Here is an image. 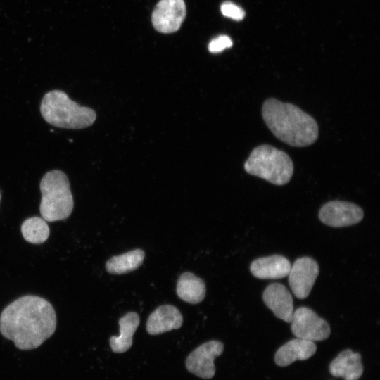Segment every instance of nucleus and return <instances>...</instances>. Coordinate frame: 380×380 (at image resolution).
I'll return each instance as SVG.
<instances>
[{"label":"nucleus","mask_w":380,"mask_h":380,"mask_svg":"<svg viewBox=\"0 0 380 380\" xmlns=\"http://www.w3.org/2000/svg\"><path fill=\"white\" fill-rule=\"evenodd\" d=\"M56 327V315L51 304L33 295L22 296L0 315V332L24 350L37 348L51 337Z\"/></svg>","instance_id":"f257e3e1"},{"label":"nucleus","mask_w":380,"mask_h":380,"mask_svg":"<svg viewBox=\"0 0 380 380\" xmlns=\"http://www.w3.org/2000/svg\"><path fill=\"white\" fill-rule=\"evenodd\" d=\"M262 115L274 135L290 146H307L318 138L316 120L293 104L270 98L264 102Z\"/></svg>","instance_id":"f03ea898"},{"label":"nucleus","mask_w":380,"mask_h":380,"mask_svg":"<svg viewBox=\"0 0 380 380\" xmlns=\"http://www.w3.org/2000/svg\"><path fill=\"white\" fill-rule=\"evenodd\" d=\"M40 111L48 123L66 129L89 127L96 118L93 109L78 105L61 90H52L44 95Z\"/></svg>","instance_id":"7ed1b4c3"},{"label":"nucleus","mask_w":380,"mask_h":380,"mask_svg":"<svg viewBox=\"0 0 380 380\" xmlns=\"http://www.w3.org/2000/svg\"><path fill=\"white\" fill-rule=\"evenodd\" d=\"M246 172L275 185L287 184L293 173L290 156L283 151L263 144L255 148L244 163Z\"/></svg>","instance_id":"20e7f679"},{"label":"nucleus","mask_w":380,"mask_h":380,"mask_svg":"<svg viewBox=\"0 0 380 380\" xmlns=\"http://www.w3.org/2000/svg\"><path fill=\"white\" fill-rule=\"evenodd\" d=\"M42 200L39 210L45 221L55 222L68 218L74 202L67 175L53 170L46 173L40 182Z\"/></svg>","instance_id":"39448f33"},{"label":"nucleus","mask_w":380,"mask_h":380,"mask_svg":"<svg viewBox=\"0 0 380 380\" xmlns=\"http://www.w3.org/2000/svg\"><path fill=\"white\" fill-rule=\"evenodd\" d=\"M291 323V331L298 338L324 341L331 333L329 324L312 310L304 306L293 311Z\"/></svg>","instance_id":"423d86ee"},{"label":"nucleus","mask_w":380,"mask_h":380,"mask_svg":"<svg viewBox=\"0 0 380 380\" xmlns=\"http://www.w3.org/2000/svg\"><path fill=\"white\" fill-rule=\"evenodd\" d=\"M224 350V345L216 340L205 342L194 349L186 357V367L193 374L205 379L215 373L214 360Z\"/></svg>","instance_id":"0eeeda50"},{"label":"nucleus","mask_w":380,"mask_h":380,"mask_svg":"<svg viewBox=\"0 0 380 380\" xmlns=\"http://www.w3.org/2000/svg\"><path fill=\"white\" fill-rule=\"evenodd\" d=\"M186 14L184 0H160L152 13V24L161 33H172L180 28Z\"/></svg>","instance_id":"6e6552de"},{"label":"nucleus","mask_w":380,"mask_h":380,"mask_svg":"<svg viewBox=\"0 0 380 380\" xmlns=\"http://www.w3.org/2000/svg\"><path fill=\"white\" fill-rule=\"evenodd\" d=\"M319 274L317 262L309 257L298 258L291 266L289 284L293 294L299 299L307 298Z\"/></svg>","instance_id":"1a4fd4ad"},{"label":"nucleus","mask_w":380,"mask_h":380,"mask_svg":"<svg viewBox=\"0 0 380 380\" xmlns=\"http://www.w3.org/2000/svg\"><path fill=\"white\" fill-rule=\"evenodd\" d=\"M363 210L355 203L331 201L325 203L319 212V218L324 224L333 227H342L360 222Z\"/></svg>","instance_id":"9d476101"},{"label":"nucleus","mask_w":380,"mask_h":380,"mask_svg":"<svg viewBox=\"0 0 380 380\" xmlns=\"http://www.w3.org/2000/svg\"><path fill=\"white\" fill-rule=\"evenodd\" d=\"M262 299L277 317L291 322L293 313V301L285 286L280 283L270 284L263 292Z\"/></svg>","instance_id":"9b49d317"},{"label":"nucleus","mask_w":380,"mask_h":380,"mask_svg":"<svg viewBox=\"0 0 380 380\" xmlns=\"http://www.w3.org/2000/svg\"><path fill=\"white\" fill-rule=\"evenodd\" d=\"M183 317L179 310L172 305L158 307L149 315L146 322V331L151 335H158L179 329Z\"/></svg>","instance_id":"f8f14e48"},{"label":"nucleus","mask_w":380,"mask_h":380,"mask_svg":"<svg viewBox=\"0 0 380 380\" xmlns=\"http://www.w3.org/2000/svg\"><path fill=\"white\" fill-rule=\"evenodd\" d=\"M317 350L314 341L294 338L281 346L276 352L274 362L277 365L286 367L296 360H305Z\"/></svg>","instance_id":"ddd939ff"},{"label":"nucleus","mask_w":380,"mask_h":380,"mask_svg":"<svg viewBox=\"0 0 380 380\" xmlns=\"http://www.w3.org/2000/svg\"><path fill=\"white\" fill-rule=\"evenodd\" d=\"M330 374L344 380H358L363 373L360 353L346 349L341 352L329 364Z\"/></svg>","instance_id":"4468645a"},{"label":"nucleus","mask_w":380,"mask_h":380,"mask_svg":"<svg viewBox=\"0 0 380 380\" xmlns=\"http://www.w3.org/2000/svg\"><path fill=\"white\" fill-rule=\"evenodd\" d=\"M291 266L290 262L285 257L273 255L253 260L250 270L258 279H281L288 276Z\"/></svg>","instance_id":"2eb2a0df"},{"label":"nucleus","mask_w":380,"mask_h":380,"mask_svg":"<svg viewBox=\"0 0 380 380\" xmlns=\"http://www.w3.org/2000/svg\"><path fill=\"white\" fill-rule=\"evenodd\" d=\"M139 322V316L134 312H127L119 319L120 336H111L109 339L113 352L122 353L131 348Z\"/></svg>","instance_id":"dca6fc26"},{"label":"nucleus","mask_w":380,"mask_h":380,"mask_svg":"<svg viewBox=\"0 0 380 380\" xmlns=\"http://www.w3.org/2000/svg\"><path fill=\"white\" fill-rule=\"evenodd\" d=\"M176 291L182 300L191 304H197L204 299L206 288L201 278L191 272H185L177 280Z\"/></svg>","instance_id":"f3484780"},{"label":"nucleus","mask_w":380,"mask_h":380,"mask_svg":"<svg viewBox=\"0 0 380 380\" xmlns=\"http://www.w3.org/2000/svg\"><path fill=\"white\" fill-rule=\"evenodd\" d=\"M145 253L137 248L110 258L106 263L107 272L112 274H122L139 268L143 263Z\"/></svg>","instance_id":"a211bd4d"},{"label":"nucleus","mask_w":380,"mask_h":380,"mask_svg":"<svg viewBox=\"0 0 380 380\" xmlns=\"http://www.w3.org/2000/svg\"><path fill=\"white\" fill-rule=\"evenodd\" d=\"M23 238L31 243H42L49 236V227L46 222L39 217H32L25 220L21 225Z\"/></svg>","instance_id":"6ab92c4d"},{"label":"nucleus","mask_w":380,"mask_h":380,"mask_svg":"<svg viewBox=\"0 0 380 380\" xmlns=\"http://www.w3.org/2000/svg\"><path fill=\"white\" fill-rule=\"evenodd\" d=\"M220 8L223 15L234 20H241L245 16L244 11L230 1L223 3Z\"/></svg>","instance_id":"aec40b11"},{"label":"nucleus","mask_w":380,"mask_h":380,"mask_svg":"<svg viewBox=\"0 0 380 380\" xmlns=\"http://www.w3.org/2000/svg\"><path fill=\"white\" fill-rule=\"evenodd\" d=\"M232 39L227 35H220L213 39L208 44V50L213 53L222 52L232 46Z\"/></svg>","instance_id":"412c9836"},{"label":"nucleus","mask_w":380,"mask_h":380,"mask_svg":"<svg viewBox=\"0 0 380 380\" xmlns=\"http://www.w3.org/2000/svg\"><path fill=\"white\" fill-rule=\"evenodd\" d=\"M0 198H1V195H0Z\"/></svg>","instance_id":"4be33fe9"}]
</instances>
